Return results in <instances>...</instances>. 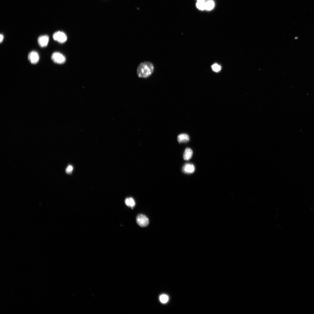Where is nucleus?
Wrapping results in <instances>:
<instances>
[{"mask_svg":"<svg viewBox=\"0 0 314 314\" xmlns=\"http://www.w3.org/2000/svg\"><path fill=\"white\" fill-rule=\"evenodd\" d=\"M154 69V66L152 63L149 61L143 62L138 66L137 74L140 78H148L152 75Z\"/></svg>","mask_w":314,"mask_h":314,"instance_id":"nucleus-1","label":"nucleus"},{"mask_svg":"<svg viewBox=\"0 0 314 314\" xmlns=\"http://www.w3.org/2000/svg\"><path fill=\"white\" fill-rule=\"evenodd\" d=\"M51 59L55 63L62 64L64 63L66 61L65 57L59 52H54L51 56Z\"/></svg>","mask_w":314,"mask_h":314,"instance_id":"nucleus-2","label":"nucleus"},{"mask_svg":"<svg viewBox=\"0 0 314 314\" xmlns=\"http://www.w3.org/2000/svg\"><path fill=\"white\" fill-rule=\"evenodd\" d=\"M53 38L54 40L61 44L65 43L67 40V36L66 34L61 31L55 32L53 35Z\"/></svg>","mask_w":314,"mask_h":314,"instance_id":"nucleus-3","label":"nucleus"},{"mask_svg":"<svg viewBox=\"0 0 314 314\" xmlns=\"http://www.w3.org/2000/svg\"><path fill=\"white\" fill-rule=\"evenodd\" d=\"M136 221L137 224L142 227L147 226L149 223V220L147 217L142 214H139L137 216Z\"/></svg>","mask_w":314,"mask_h":314,"instance_id":"nucleus-4","label":"nucleus"},{"mask_svg":"<svg viewBox=\"0 0 314 314\" xmlns=\"http://www.w3.org/2000/svg\"><path fill=\"white\" fill-rule=\"evenodd\" d=\"M28 59L32 64H36L38 62L39 59V56L38 52L35 51L30 52L28 55Z\"/></svg>","mask_w":314,"mask_h":314,"instance_id":"nucleus-5","label":"nucleus"},{"mask_svg":"<svg viewBox=\"0 0 314 314\" xmlns=\"http://www.w3.org/2000/svg\"><path fill=\"white\" fill-rule=\"evenodd\" d=\"M49 41V37L47 35L41 36H39L38 40L39 46L42 48L47 46Z\"/></svg>","mask_w":314,"mask_h":314,"instance_id":"nucleus-6","label":"nucleus"},{"mask_svg":"<svg viewBox=\"0 0 314 314\" xmlns=\"http://www.w3.org/2000/svg\"><path fill=\"white\" fill-rule=\"evenodd\" d=\"M182 171L186 173H192L194 172L195 167L194 165L192 164L186 163L183 167Z\"/></svg>","mask_w":314,"mask_h":314,"instance_id":"nucleus-7","label":"nucleus"},{"mask_svg":"<svg viewBox=\"0 0 314 314\" xmlns=\"http://www.w3.org/2000/svg\"><path fill=\"white\" fill-rule=\"evenodd\" d=\"M193 155L192 150L189 148H187L185 150L184 154V159L186 161L189 160L192 158Z\"/></svg>","mask_w":314,"mask_h":314,"instance_id":"nucleus-8","label":"nucleus"},{"mask_svg":"<svg viewBox=\"0 0 314 314\" xmlns=\"http://www.w3.org/2000/svg\"><path fill=\"white\" fill-rule=\"evenodd\" d=\"M177 139L179 143H184L189 141L190 137L187 134H182L178 135Z\"/></svg>","mask_w":314,"mask_h":314,"instance_id":"nucleus-9","label":"nucleus"},{"mask_svg":"<svg viewBox=\"0 0 314 314\" xmlns=\"http://www.w3.org/2000/svg\"><path fill=\"white\" fill-rule=\"evenodd\" d=\"M215 5L214 2L212 0H209L206 2L205 10L207 11H211L214 8Z\"/></svg>","mask_w":314,"mask_h":314,"instance_id":"nucleus-10","label":"nucleus"},{"mask_svg":"<svg viewBox=\"0 0 314 314\" xmlns=\"http://www.w3.org/2000/svg\"><path fill=\"white\" fill-rule=\"evenodd\" d=\"M125 203L128 206L131 207H134L135 204L134 199L132 198H128L126 199Z\"/></svg>","mask_w":314,"mask_h":314,"instance_id":"nucleus-11","label":"nucleus"},{"mask_svg":"<svg viewBox=\"0 0 314 314\" xmlns=\"http://www.w3.org/2000/svg\"><path fill=\"white\" fill-rule=\"evenodd\" d=\"M206 2L204 1H198L196 6L199 10L203 11L205 10Z\"/></svg>","mask_w":314,"mask_h":314,"instance_id":"nucleus-12","label":"nucleus"},{"mask_svg":"<svg viewBox=\"0 0 314 314\" xmlns=\"http://www.w3.org/2000/svg\"><path fill=\"white\" fill-rule=\"evenodd\" d=\"M159 299L160 301L163 303H166L169 300L168 296L165 295H163L161 296Z\"/></svg>","mask_w":314,"mask_h":314,"instance_id":"nucleus-13","label":"nucleus"},{"mask_svg":"<svg viewBox=\"0 0 314 314\" xmlns=\"http://www.w3.org/2000/svg\"><path fill=\"white\" fill-rule=\"evenodd\" d=\"M212 68L213 71L216 72H219L221 69V67L217 64H215L212 65Z\"/></svg>","mask_w":314,"mask_h":314,"instance_id":"nucleus-14","label":"nucleus"},{"mask_svg":"<svg viewBox=\"0 0 314 314\" xmlns=\"http://www.w3.org/2000/svg\"><path fill=\"white\" fill-rule=\"evenodd\" d=\"M73 170V167L71 165H69L66 169V172L68 174L72 173Z\"/></svg>","mask_w":314,"mask_h":314,"instance_id":"nucleus-15","label":"nucleus"},{"mask_svg":"<svg viewBox=\"0 0 314 314\" xmlns=\"http://www.w3.org/2000/svg\"><path fill=\"white\" fill-rule=\"evenodd\" d=\"M0 37H1V38H0V42H1V43L4 39V36L3 35L1 34V35H0Z\"/></svg>","mask_w":314,"mask_h":314,"instance_id":"nucleus-16","label":"nucleus"},{"mask_svg":"<svg viewBox=\"0 0 314 314\" xmlns=\"http://www.w3.org/2000/svg\"><path fill=\"white\" fill-rule=\"evenodd\" d=\"M205 0H197V1H204Z\"/></svg>","mask_w":314,"mask_h":314,"instance_id":"nucleus-17","label":"nucleus"},{"mask_svg":"<svg viewBox=\"0 0 314 314\" xmlns=\"http://www.w3.org/2000/svg\"><path fill=\"white\" fill-rule=\"evenodd\" d=\"M298 38L297 37H296V38H295V39H297V38Z\"/></svg>","mask_w":314,"mask_h":314,"instance_id":"nucleus-18","label":"nucleus"}]
</instances>
